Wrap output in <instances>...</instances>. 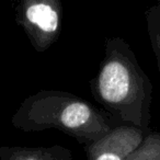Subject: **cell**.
Returning a JSON list of instances; mask_svg holds the SVG:
<instances>
[{
	"instance_id": "cell-4",
	"label": "cell",
	"mask_w": 160,
	"mask_h": 160,
	"mask_svg": "<svg viewBox=\"0 0 160 160\" xmlns=\"http://www.w3.org/2000/svg\"><path fill=\"white\" fill-rule=\"evenodd\" d=\"M149 132L132 125L114 126L104 136L85 146L87 160H126Z\"/></svg>"
},
{
	"instance_id": "cell-1",
	"label": "cell",
	"mask_w": 160,
	"mask_h": 160,
	"mask_svg": "<svg viewBox=\"0 0 160 160\" xmlns=\"http://www.w3.org/2000/svg\"><path fill=\"white\" fill-rule=\"evenodd\" d=\"M90 90L97 102L125 125L149 129L152 83L122 38H107L104 57L90 80Z\"/></svg>"
},
{
	"instance_id": "cell-5",
	"label": "cell",
	"mask_w": 160,
	"mask_h": 160,
	"mask_svg": "<svg viewBox=\"0 0 160 160\" xmlns=\"http://www.w3.org/2000/svg\"><path fill=\"white\" fill-rule=\"evenodd\" d=\"M0 160H73L70 149L55 145L52 147L1 146Z\"/></svg>"
},
{
	"instance_id": "cell-3",
	"label": "cell",
	"mask_w": 160,
	"mask_h": 160,
	"mask_svg": "<svg viewBox=\"0 0 160 160\" xmlns=\"http://www.w3.org/2000/svg\"><path fill=\"white\" fill-rule=\"evenodd\" d=\"M62 5L58 0H22L16 7V21L38 53L46 52L62 32Z\"/></svg>"
},
{
	"instance_id": "cell-7",
	"label": "cell",
	"mask_w": 160,
	"mask_h": 160,
	"mask_svg": "<svg viewBox=\"0 0 160 160\" xmlns=\"http://www.w3.org/2000/svg\"><path fill=\"white\" fill-rule=\"evenodd\" d=\"M126 160H160V133L149 132Z\"/></svg>"
},
{
	"instance_id": "cell-6",
	"label": "cell",
	"mask_w": 160,
	"mask_h": 160,
	"mask_svg": "<svg viewBox=\"0 0 160 160\" xmlns=\"http://www.w3.org/2000/svg\"><path fill=\"white\" fill-rule=\"evenodd\" d=\"M147 31L152 51L157 60L158 71L160 75V0L149 7L145 12Z\"/></svg>"
},
{
	"instance_id": "cell-2",
	"label": "cell",
	"mask_w": 160,
	"mask_h": 160,
	"mask_svg": "<svg viewBox=\"0 0 160 160\" xmlns=\"http://www.w3.org/2000/svg\"><path fill=\"white\" fill-rule=\"evenodd\" d=\"M11 124L27 133L55 128L85 146L113 128L109 116L96 105L59 90H40L28 97L13 114Z\"/></svg>"
}]
</instances>
